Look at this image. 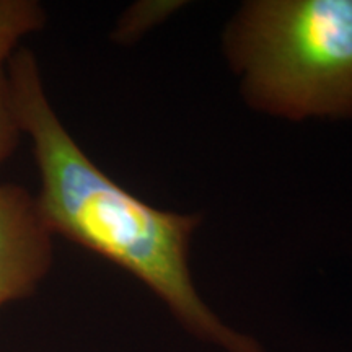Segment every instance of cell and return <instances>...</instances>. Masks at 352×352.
<instances>
[{
	"instance_id": "obj_4",
	"label": "cell",
	"mask_w": 352,
	"mask_h": 352,
	"mask_svg": "<svg viewBox=\"0 0 352 352\" xmlns=\"http://www.w3.org/2000/svg\"><path fill=\"white\" fill-rule=\"evenodd\" d=\"M46 15L33 0H0V64L10 59L21 39L38 32Z\"/></svg>"
},
{
	"instance_id": "obj_3",
	"label": "cell",
	"mask_w": 352,
	"mask_h": 352,
	"mask_svg": "<svg viewBox=\"0 0 352 352\" xmlns=\"http://www.w3.org/2000/svg\"><path fill=\"white\" fill-rule=\"evenodd\" d=\"M52 233L36 199L15 184L0 186V307L28 297L50 271Z\"/></svg>"
},
{
	"instance_id": "obj_1",
	"label": "cell",
	"mask_w": 352,
	"mask_h": 352,
	"mask_svg": "<svg viewBox=\"0 0 352 352\" xmlns=\"http://www.w3.org/2000/svg\"><path fill=\"white\" fill-rule=\"evenodd\" d=\"M7 63L13 111L33 142L41 179L36 206L47 230L138 277L195 336L226 352H264L227 327L195 289L188 258L199 217L165 212L114 183L60 122L33 52L19 47Z\"/></svg>"
},
{
	"instance_id": "obj_5",
	"label": "cell",
	"mask_w": 352,
	"mask_h": 352,
	"mask_svg": "<svg viewBox=\"0 0 352 352\" xmlns=\"http://www.w3.org/2000/svg\"><path fill=\"white\" fill-rule=\"evenodd\" d=\"M19 121L13 111L10 91H8L7 72L0 64V165L15 147L20 134Z\"/></svg>"
},
{
	"instance_id": "obj_2",
	"label": "cell",
	"mask_w": 352,
	"mask_h": 352,
	"mask_svg": "<svg viewBox=\"0 0 352 352\" xmlns=\"http://www.w3.org/2000/svg\"><path fill=\"white\" fill-rule=\"evenodd\" d=\"M228 54L254 107L287 120L352 114V0H259Z\"/></svg>"
}]
</instances>
